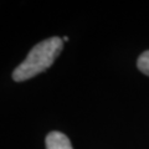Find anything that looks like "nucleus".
I'll return each instance as SVG.
<instances>
[{
  "mask_svg": "<svg viewBox=\"0 0 149 149\" xmlns=\"http://www.w3.org/2000/svg\"><path fill=\"white\" fill-rule=\"evenodd\" d=\"M62 47L63 40L58 36H52L35 45L27 57L14 70L13 80L15 82H22L44 72L58 57Z\"/></svg>",
  "mask_w": 149,
  "mask_h": 149,
  "instance_id": "obj_1",
  "label": "nucleus"
},
{
  "mask_svg": "<svg viewBox=\"0 0 149 149\" xmlns=\"http://www.w3.org/2000/svg\"><path fill=\"white\" fill-rule=\"evenodd\" d=\"M45 143L46 149H73L68 137L61 132H50Z\"/></svg>",
  "mask_w": 149,
  "mask_h": 149,
  "instance_id": "obj_2",
  "label": "nucleus"
},
{
  "mask_svg": "<svg viewBox=\"0 0 149 149\" xmlns=\"http://www.w3.org/2000/svg\"><path fill=\"white\" fill-rule=\"evenodd\" d=\"M137 66L139 68V71L143 72L144 74H147V76H149V50L144 51L138 57Z\"/></svg>",
  "mask_w": 149,
  "mask_h": 149,
  "instance_id": "obj_3",
  "label": "nucleus"
},
{
  "mask_svg": "<svg viewBox=\"0 0 149 149\" xmlns=\"http://www.w3.org/2000/svg\"><path fill=\"white\" fill-rule=\"evenodd\" d=\"M62 40H63V41H68V37H67V36H65Z\"/></svg>",
  "mask_w": 149,
  "mask_h": 149,
  "instance_id": "obj_4",
  "label": "nucleus"
}]
</instances>
